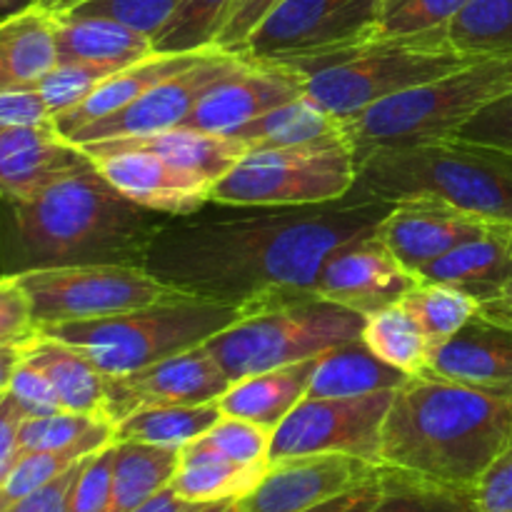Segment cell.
<instances>
[{
    "label": "cell",
    "instance_id": "34",
    "mask_svg": "<svg viewBox=\"0 0 512 512\" xmlns=\"http://www.w3.org/2000/svg\"><path fill=\"white\" fill-rule=\"evenodd\" d=\"M363 340L380 360L408 375L423 373L428 365V340L403 303L388 305L368 315Z\"/></svg>",
    "mask_w": 512,
    "mask_h": 512
},
{
    "label": "cell",
    "instance_id": "22",
    "mask_svg": "<svg viewBox=\"0 0 512 512\" xmlns=\"http://www.w3.org/2000/svg\"><path fill=\"white\" fill-rule=\"evenodd\" d=\"M423 373L483 388H512V325L475 313L453 338L430 350Z\"/></svg>",
    "mask_w": 512,
    "mask_h": 512
},
{
    "label": "cell",
    "instance_id": "19",
    "mask_svg": "<svg viewBox=\"0 0 512 512\" xmlns=\"http://www.w3.org/2000/svg\"><path fill=\"white\" fill-rule=\"evenodd\" d=\"M488 225V220L440 200L410 198L393 203V210L375 230V238L418 278L420 270L478 238Z\"/></svg>",
    "mask_w": 512,
    "mask_h": 512
},
{
    "label": "cell",
    "instance_id": "35",
    "mask_svg": "<svg viewBox=\"0 0 512 512\" xmlns=\"http://www.w3.org/2000/svg\"><path fill=\"white\" fill-rule=\"evenodd\" d=\"M383 493L370 512H480L473 488L435 483L383 465Z\"/></svg>",
    "mask_w": 512,
    "mask_h": 512
},
{
    "label": "cell",
    "instance_id": "15",
    "mask_svg": "<svg viewBox=\"0 0 512 512\" xmlns=\"http://www.w3.org/2000/svg\"><path fill=\"white\" fill-rule=\"evenodd\" d=\"M80 148L118 193L170 218L203 208L213 193L208 178L150 150L120 148L113 143H88Z\"/></svg>",
    "mask_w": 512,
    "mask_h": 512
},
{
    "label": "cell",
    "instance_id": "2",
    "mask_svg": "<svg viewBox=\"0 0 512 512\" xmlns=\"http://www.w3.org/2000/svg\"><path fill=\"white\" fill-rule=\"evenodd\" d=\"M168 218L118 193L90 160L38 193L0 195V275L80 265L145 268Z\"/></svg>",
    "mask_w": 512,
    "mask_h": 512
},
{
    "label": "cell",
    "instance_id": "37",
    "mask_svg": "<svg viewBox=\"0 0 512 512\" xmlns=\"http://www.w3.org/2000/svg\"><path fill=\"white\" fill-rule=\"evenodd\" d=\"M448 38L473 58L512 53V0H470L448 23Z\"/></svg>",
    "mask_w": 512,
    "mask_h": 512
},
{
    "label": "cell",
    "instance_id": "61",
    "mask_svg": "<svg viewBox=\"0 0 512 512\" xmlns=\"http://www.w3.org/2000/svg\"><path fill=\"white\" fill-rule=\"evenodd\" d=\"M28 3H40V0H28Z\"/></svg>",
    "mask_w": 512,
    "mask_h": 512
},
{
    "label": "cell",
    "instance_id": "4",
    "mask_svg": "<svg viewBox=\"0 0 512 512\" xmlns=\"http://www.w3.org/2000/svg\"><path fill=\"white\" fill-rule=\"evenodd\" d=\"M448 28L413 35H373L343 48L280 60L305 75V95L340 123L408 90L473 63Z\"/></svg>",
    "mask_w": 512,
    "mask_h": 512
},
{
    "label": "cell",
    "instance_id": "17",
    "mask_svg": "<svg viewBox=\"0 0 512 512\" xmlns=\"http://www.w3.org/2000/svg\"><path fill=\"white\" fill-rule=\"evenodd\" d=\"M383 465L350 455H300L270 463L258 488L235 500L238 512H305L370 483Z\"/></svg>",
    "mask_w": 512,
    "mask_h": 512
},
{
    "label": "cell",
    "instance_id": "10",
    "mask_svg": "<svg viewBox=\"0 0 512 512\" xmlns=\"http://www.w3.org/2000/svg\"><path fill=\"white\" fill-rule=\"evenodd\" d=\"M18 283L30 300L35 328L108 318L180 295L158 283L145 268L130 265L33 270L18 275Z\"/></svg>",
    "mask_w": 512,
    "mask_h": 512
},
{
    "label": "cell",
    "instance_id": "40",
    "mask_svg": "<svg viewBox=\"0 0 512 512\" xmlns=\"http://www.w3.org/2000/svg\"><path fill=\"white\" fill-rule=\"evenodd\" d=\"M123 68H128V65L83 63V60H75V63H58L38 85H35V90L43 95L45 105H48L50 115H53L55 120L58 115H63L65 110L83 103V100L88 98V95H93L105 80H110Z\"/></svg>",
    "mask_w": 512,
    "mask_h": 512
},
{
    "label": "cell",
    "instance_id": "11",
    "mask_svg": "<svg viewBox=\"0 0 512 512\" xmlns=\"http://www.w3.org/2000/svg\"><path fill=\"white\" fill-rule=\"evenodd\" d=\"M395 390L355 398H310L305 395L273 430L268 460L300 455H350L380 465L383 425Z\"/></svg>",
    "mask_w": 512,
    "mask_h": 512
},
{
    "label": "cell",
    "instance_id": "27",
    "mask_svg": "<svg viewBox=\"0 0 512 512\" xmlns=\"http://www.w3.org/2000/svg\"><path fill=\"white\" fill-rule=\"evenodd\" d=\"M153 53L150 35L118 20L75 10L58 15V63L133 65Z\"/></svg>",
    "mask_w": 512,
    "mask_h": 512
},
{
    "label": "cell",
    "instance_id": "43",
    "mask_svg": "<svg viewBox=\"0 0 512 512\" xmlns=\"http://www.w3.org/2000/svg\"><path fill=\"white\" fill-rule=\"evenodd\" d=\"M270 440H273V430L248 423V420L223 415L208 433L200 435L193 443L200 445V448L213 450V453L223 455V458L235 460V463L250 465L268 460Z\"/></svg>",
    "mask_w": 512,
    "mask_h": 512
},
{
    "label": "cell",
    "instance_id": "47",
    "mask_svg": "<svg viewBox=\"0 0 512 512\" xmlns=\"http://www.w3.org/2000/svg\"><path fill=\"white\" fill-rule=\"evenodd\" d=\"M35 333L38 328L23 285L18 278L0 275V348H20Z\"/></svg>",
    "mask_w": 512,
    "mask_h": 512
},
{
    "label": "cell",
    "instance_id": "3",
    "mask_svg": "<svg viewBox=\"0 0 512 512\" xmlns=\"http://www.w3.org/2000/svg\"><path fill=\"white\" fill-rule=\"evenodd\" d=\"M512 443V388L410 375L390 403L380 465L445 485L473 488Z\"/></svg>",
    "mask_w": 512,
    "mask_h": 512
},
{
    "label": "cell",
    "instance_id": "29",
    "mask_svg": "<svg viewBox=\"0 0 512 512\" xmlns=\"http://www.w3.org/2000/svg\"><path fill=\"white\" fill-rule=\"evenodd\" d=\"M270 463H235L208 448L190 443L180 450V465L170 488L188 503L210 505L240 500L258 488Z\"/></svg>",
    "mask_w": 512,
    "mask_h": 512
},
{
    "label": "cell",
    "instance_id": "55",
    "mask_svg": "<svg viewBox=\"0 0 512 512\" xmlns=\"http://www.w3.org/2000/svg\"><path fill=\"white\" fill-rule=\"evenodd\" d=\"M200 508H203V505L188 503V500L178 498V493L168 485V488L155 493L153 498L145 500V503L133 512H198Z\"/></svg>",
    "mask_w": 512,
    "mask_h": 512
},
{
    "label": "cell",
    "instance_id": "33",
    "mask_svg": "<svg viewBox=\"0 0 512 512\" xmlns=\"http://www.w3.org/2000/svg\"><path fill=\"white\" fill-rule=\"evenodd\" d=\"M223 418L215 403L203 405H158V408L135 410L115 425L118 443H145L158 448L183 450L200 435L208 433Z\"/></svg>",
    "mask_w": 512,
    "mask_h": 512
},
{
    "label": "cell",
    "instance_id": "54",
    "mask_svg": "<svg viewBox=\"0 0 512 512\" xmlns=\"http://www.w3.org/2000/svg\"><path fill=\"white\" fill-rule=\"evenodd\" d=\"M380 478H383V468H380L378 478L370 480V483L358 485V488L348 490V493L338 495V498L325 500V503L315 505V508L305 512H370L380 500V493H383Z\"/></svg>",
    "mask_w": 512,
    "mask_h": 512
},
{
    "label": "cell",
    "instance_id": "60",
    "mask_svg": "<svg viewBox=\"0 0 512 512\" xmlns=\"http://www.w3.org/2000/svg\"><path fill=\"white\" fill-rule=\"evenodd\" d=\"M198 512H238L235 510V500H228V503H210L203 505Z\"/></svg>",
    "mask_w": 512,
    "mask_h": 512
},
{
    "label": "cell",
    "instance_id": "7",
    "mask_svg": "<svg viewBox=\"0 0 512 512\" xmlns=\"http://www.w3.org/2000/svg\"><path fill=\"white\" fill-rule=\"evenodd\" d=\"M512 93V53L483 55L428 85L393 95L340 123L355 158L380 145L455 138L490 103Z\"/></svg>",
    "mask_w": 512,
    "mask_h": 512
},
{
    "label": "cell",
    "instance_id": "58",
    "mask_svg": "<svg viewBox=\"0 0 512 512\" xmlns=\"http://www.w3.org/2000/svg\"><path fill=\"white\" fill-rule=\"evenodd\" d=\"M83 0H40V5H45L48 10H53L55 15L60 13H68V10H73L75 5H80Z\"/></svg>",
    "mask_w": 512,
    "mask_h": 512
},
{
    "label": "cell",
    "instance_id": "57",
    "mask_svg": "<svg viewBox=\"0 0 512 512\" xmlns=\"http://www.w3.org/2000/svg\"><path fill=\"white\" fill-rule=\"evenodd\" d=\"M478 313H483L485 318H490V320H498V323L512 325V298L493 300V303L480 305Z\"/></svg>",
    "mask_w": 512,
    "mask_h": 512
},
{
    "label": "cell",
    "instance_id": "12",
    "mask_svg": "<svg viewBox=\"0 0 512 512\" xmlns=\"http://www.w3.org/2000/svg\"><path fill=\"white\" fill-rule=\"evenodd\" d=\"M383 0H285L245 45V58L290 60L373 38Z\"/></svg>",
    "mask_w": 512,
    "mask_h": 512
},
{
    "label": "cell",
    "instance_id": "48",
    "mask_svg": "<svg viewBox=\"0 0 512 512\" xmlns=\"http://www.w3.org/2000/svg\"><path fill=\"white\" fill-rule=\"evenodd\" d=\"M8 395L18 403L25 418H40V415H53L63 410L48 378L38 368L25 363L23 358H20L18 368H15L13 380H10Z\"/></svg>",
    "mask_w": 512,
    "mask_h": 512
},
{
    "label": "cell",
    "instance_id": "1",
    "mask_svg": "<svg viewBox=\"0 0 512 512\" xmlns=\"http://www.w3.org/2000/svg\"><path fill=\"white\" fill-rule=\"evenodd\" d=\"M390 210V200L358 183L343 198L313 205L208 200L168 218L145 270L175 293L255 315L313 295L330 255L375 235Z\"/></svg>",
    "mask_w": 512,
    "mask_h": 512
},
{
    "label": "cell",
    "instance_id": "21",
    "mask_svg": "<svg viewBox=\"0 0 512 512\" xmlns=\"http://www.w3.org/2000/svg\"><path fill=\"white\" fill-rule=\"evenodd\" d=\"M90 163L55 125L0 128V195L23 198Z\"/></svg>",
    "mask_w": 512,
    "mask_h": 512
},
{
    "label": "cell",
    "instance_id": "26",
    "mask_svg": "<svg viewBox=\"0 0 512 512\" xmlns=\"http://www.w3.org/2000/svg\"><path fill=\"white\" fill-rule=\"evenodd\" d=\"M315 365L318 358L235 380L218 398L220 413L275 430L308 395Z\"/></svg>",
    "mask_w": 512,
    "mask_h": 512
},
{
    "label": "cell",
    "instance_id": "9",
    "mask_svg": "<svg viewBox=\"0 0 512 512\" xmlns=\"http://www.w3.org/2000/svg\"><path fill=\"white\" fill-rule=\"evenodd\" d=\"M358 183V158L343 133L290 148L248 150L210 200L228 205H313L343 198Z\"/></svg>",
    "mask_w": 512,
    "mask_h": 512
},
{
    "label": "cell",
    "instance_id": "5",
    "mask_svg": "<svg viewBox=\"0 0 512 512\" xmlns=\"http://www.w3.org/2000/svg\"><path fill=\"white\" fill-rule=\"evenodd\" d=\"M358 185L390 203L430 198L488 223H512V153L460 135L368 150L358 158Z\"/></svg>",
    "mask_w": 512,
    "mask_h": 512
},
{
    "label": "cell",
    "instance_id": "13",
    "mask_svg": "<svg viewBox=\"0 0 512 512\" xmlns=\"http://www.w3.org/2000/svg\"><path fill=\"white\" fill-rule=\"evenodd\" d=\"M233 385L205 345L128 375H105V420L115 425L135 410L215 403Z\"/></svg>",
    "mask_w": 512,
    "mask_h": 512
},
{
    "label": "cell",
    "instance_id": "46",
    "mask_svg": "<svg viewBox=\"0 0 512 512\" xmlns=\"http://www.w3.org/2000/svg\"><path fill=\"white\" fill-rule=\"evenodd\" d=\"M283 3L285 0H233L218 35H215L213 48L225 50L230 55H243L250 35Z\"/></svg>",
    "mask_w": 512,
    "mask_h": 512
},
{
    "label": "cell",
    "instance_id": "52",
    "mask_svg": "<svg viewBox=\"0 0 512 512\" xmlns=\"http://www.w3.org/2000/svg\"><path fill=\"white\" fill-rule=\"evenodd\" d=\"M55 125L43 95L35 88L0 90V128Z\"/></svg>",
    "mask_w": 512,
    "mask_h": 512
},
{
    "label": "cell",
    "instance_id": "20",
    "mask_svg": "<svg viewBox=\"0 0 512 512\" xmlns=\"http://www.w3.org/2000/svg\"><path fill=\"white\" fill-rule=\"evenodd\" d=\"M418 283L448 285L478 305L512 298V223H490L418 273Z\"/></svg>",
    "mask_w": 512,
    "mask_h": 512
},
{
    "label": "cell",
    "instance_id": "31",
    "mask_svg": "<svg viewBox=\"0 0 512 512\" xmlns=\"http://www.w3.org/2000/svg\"><path fill=\"white\" fill-rule=\"evenodd\" d=\"M180 465V450L145 443L115 440L113 488L105 512H133L173 483Z\"/></svg>",
    "mask_w": 512,
    "mask_h": 512
},
{
    "label": "cell",
    "instance_id": "6",
    "mask_svg": "<svg viewBox=\"0 0 512 512\" xmlns=\"http://www.w3.org/2000/svg\"><path fill=\"white\" fill-rule=\"evenodd\" d=\"M240 318L245 313L233 305L178 295L108 318L43 325L38 333L78 348L100 373L128 375L200 348Z\"/></svg>",
    "mask_w": 512,
    "mask_h": 512
},
{
    "label": "cell",
    "instance_id": "39",
    "mask_svg": "<svg viewBox=\"0 0 512 512\" xmlns=\"http://www.w3.org/2000/svg\"><path fill=\"white\" fill-rule=\"evenodd\" d=\"M233 0H180L168 23L153 35L155 53H198L213 48Z\"/></svg>",
    "mask_w": 512,
    "mask_h": 512
},
{
    "label": "cell",
    "instance_id": "49",
    "mask_svg": "<svg viewBox=\"0 0 512 512\" xmlns=\"http://www.w3.org/2000/svg\"><path fill=\"white\" fill-rule=\"evenodd\" d=\"M473 495L480 512H512V443L480 473Z\"/></svg>",
    "mask_w": 512,
    "mask_h": 512
},
{
    "label": "cell",
    "instance_id": "42",
    "mask_svg": "<svg viewBox=\"0 0 512 512\" xmlns=\"http://www.w3.org/2000/svg\"><path fill=\"white\" fill-rule=\"evenodd\" d=\"M470 0H383L375 35H413L448 28Z\"/></svg>",
    "mask_w": 512,
    "mask_h": 512
},
{
    "label": "cell",
    "instance_id": "16",
    "mask_svg": "<svg viewBox=\"0 0 512 512\" xmlns=\"http://www.w3.org/2000/svg\"><path fill=\"white\" fill-rule=\"evenodd\" d=\"M305 95V75L280 60L240 58L228 75L198 100L185 128L228 135L240 125Z\"/></svg>",
    "mask_w": 512,
    "mask_h": 512
},
{
    "label": "cell",
    "instance_id": "23",
    "mask_svg": "<svg viewBox=\"0 0 512 512\" xmlns=\"http://www.w3.org/2000/svg\"><path fill=\"white\" fill-rule=\"evenodd\" d=\"M58 65V15L33 3L0 20V90L35 88Z\"/></svg>",
    "mask_w": 512,
    "mask_h": 512
},
{
    "label": "cell",
    "instance_id": "32",
    "mask_svg": "<svg viewBox=\"0 0 512 512\" xmlns=\"http://www.w3.org/2000/svg\"><path fill=\"white\" fill-rule=\"evenodd\" d=\"M340 133H343V128H340L338 118L325 113L308 95H300V98L278 105L270 113L240 125L228 135L240 140L248 150H255L290 148V145L315 143V140L333 138Z\"/></svg>",
    "mask_w": 512,
    "mask_h": 512
},
{
    "label": "cell",
    "instance_id": "38",
    "mask_svg": "<svg viewBox=\"0 0 512 512\" xmlns=\"http://www.w3.org/2000/svg\"><path fill=\"white\" fill-rule=\"evenodd\" d=\"M400 303L408 308L415 323L420 325L430 350L453 338L480 308L470 295L448 288V285L430 283H418Z\"/></svg>",
    "mask_w": 512,
    "mask_h": 512
},
{
    "label": "cell",
    "instance_id": "56",
    "mask_svg": "<svg viewBox=\"0 0 512 512\" xmlns=\"http://www.w3.org/2000/svg\"><path fill=\"white\" fill-rule=\"evenodd\" d=\"M20 363V348H0V395L8 393L10 380Z\"/></svg>",
    "mask_w": 512,
    "mask_h": 512
},
{
    "label": "cell",
    "instance_id": "24",
    "mask_svg": "<svg viewBox=\"0 0 512 512\" xmlns=\"http://www.w3.org/2000/svg\"><path fill=\"white\" fill-rule=\"evenodd\" d=\"M208 50H198V53H153L148 55V58L138 60V63L128 65V68L115 73L110 80H105V83L100 85L93 95H88L83 103L65 110L63 115H58V118L53 120L55 130H58L65 140H70L78 130L88 128L90 123L105 118V115H113L115 110L130 105L133 100H138L140 95L148 93L150 88L163 83V80L188 70L190 65L198 63Z\"/></svg>",
    "mask_w": 512,
    "mask_h": 512
},
{
    "label": "cell",
    "instance_id": "44",
    "mask_svg": "<svg viewBox=\"0 0 512 512\" xmlns=\"http://www.w3.org/2000/svg\"><path fill=\"white\" fill-rule=\"evenodd\" d=\"M178 5L180 0H83L73 10L75 13L113 18L153 38L168 23Z\"/></svg>",
    "mask_w": 512,
    "mask_h": 512
},
{
    "label": "cell",
    "instance_id": "62",
    "mask_svg": "<svg viewBox=\"0 0 512 512\" xmlns=\"http://www.w3.org/2000/svg\"><path fill=\"white\" fill-rule=\"evenodd\" d=\"M0 398H3V395H0Z\"/></svg>",
    "mask_w": 512,
    "mask_h": 512
},
{
    "label": "cell",
    "instance_id": "51",
    "mask_svg": "<svg viewBox=\"0 0 512 512\" xmlns=\"http://www.w3.org/2000/svg\"><path fill=\"white\" fill-rule=\"evenodd\" d=\"M88 458L78 460V463L70 465L65 473H60L58 478L50 480L48 485L38 488L35 493L25 495L23 500H18V503H13L10 508H5L0 512H68L70 495H73V488H75V483H78L80 470H83L85 460Z\"/></svg>",
    "mask_w": 512,
    "mask_h": 512
},
{
    "label": "cell",
    "instance_id": "36",
    "mask_svg": "<svg viewBox=\"0 0 512 512\" xmlns=\"http://www.w3.org/2000/svg\"><path fill=\"white\" fill-rule=\"evenodd\" d=\"M110 443H115L113 423L98 415L70 413V410L25 418L18 433L20 453H48V450H68L78 445L103 450Z\"/></svg>",
    "mask_w": 512,
    "mask_h": 512
},
{
    "label": "cell",
    "instance_id": "28",
    "mask_svg": "<svg viewBox=\"0 0 512 512\" xmlns=\"http://www.w3.org/2000/svg\"><path fill=\"white\" fill-rule=\"evenodd\" d=\"M410 375L380 360L363 335L330 353L320 355L310 378V398H355L383 390H398L408 383Z\"/></svg>",
    "mask_w": 512,
    "mask_h": 512
},
{
    "label": "cell",
    "instance_id": "18",
    "mask_svg": "<svg viewBox=\"0 0 512 512\" xmlns=\"http://www.w3.org/2000/svg\"><path fill=\"white\" fill-rule=\"evenodd\" d=\"M415 285L418 278L405 270L375 235H370L330 255L318 275L315 293L368 318L388 305L400 303Z\"/></svg>",
    "mask_w": 512,
    "mask_h": 512
},
{
    "label": "cell",
    "instance_id": "45",
    "mask_svg": "<svg viewBox=\"0 0 512 512\" xmlns=\"http://www.w3.org/2000/svg\"><path fill=\"white\" fill-rule=\"evenodd\" d=\"M113 463L115 443L105 445L103 450L85 460L78 475L73 495H70L68 512H105L110 503V488H113Z\"/></svg>",
    "mask_w": 512,
    "mask_h": 512
},
{
    "label": "cell",
    "instance_id": "30",
    "mask_svg": "<svg viewBox=\"0 0 512 512\" xmlns=\"http://www.w3.org/2000/svg\"><path fill=\"white\" fill-rule=\"evenodd\" d=\"M103 143L158 153L163 155V158H168L170 163L180 165V168H188L193 170V173L203 175V178H208L213 185L218 183V180L223 178L245 153H248V148H245L240 140L230 138V135L205 133V130L185 128V125L163 130V133L103 140Z\"/></svg>",
    "mask_w": 512,
    "mask_h": 512
},
{
    "label": "cell",
    "instance_id": "59",
    "mask_svg": "<svg viewBox=\"0 0 512 512\" xmlns=\"http://www.w3.org/2000/svg\"><path fill=\"white\" fill-rule=\"evenodd\" d=\"M28 5H33V3H28V0H0V20L8 18V15H13V13H18V10L28 8Z\"/></svg>",
    "mask_w": 512,
    "mask_h": 512
},
{
    "label": "cell",
    "instance_id": "8",
    "mask_svg": "<svg viewBox=\"0 0 512 512\" xmlns=\"http://www.w3.org/2000/svg\"><path fill=\"white\" fill-rule=\"evenodd\" d=\"M363 328L365 315L313 293L263 313L245 315L210 338L205 348L235 383L248 375L320 358L360 338Z\"/></svg>",
    "mask_w": 512,
    "mask_h": 512
},
{
    "label": "cell",
    "instance_id": "14",
    "mask_svg": "<svg viewBox=\"0 0 512 512\" xmlns=\"http://www.w3.org/2000/svg\"><path fill=\"white\" fill-rule=\"evenodd\" d=\"M243 55H230L225 50L210 48L195 65H190L183 73L163 80L148 93L140 95L125 108L115 110L113 115L95 120L88 128L78 130L70 138L73 145L103 143V140L135 138V135H153L163 130L178 128L185 123L190 110L198 105V100L218 83L223 75H228Z\"/></svg>",
    "mask_w": 512,
    "mask_h": 512
},
{
    "label": "cell",
    "instance_id": "25",
    "mask_svg": "<svg viewBox=\"0 0 512 512\" xmlns=\"http://www.w3.org/2000/svg\"><path fill=\"white\" fill-rule=\"evenodd\" d=\"M20 358L48 378L63 410L105 418V373H100L78 348L35 333L28 343L20 345Z\"/></svg>",
    "mask_w": 512,
    "mask_h": 512
},
{
    "label": "cell",
    "instance_id": "50",
    "mask_svg": "<svg viewBox=\"0 0 512 512\" xmlns=\"http://www.w3.org/2000/svg\"><path fill=\"white\" fill-rule=\"evenodd\" d=\"M458 135L512 153V93L480 110Z\"/></svg>",
    "mask_w": 512,
    "mask_h": 512
},
{
    "label": "cell",
    "instance_id": "41",
    "mask_svg": "<svg viewBox=\"0 0 512 512\" xmlns=\"http://www.w3.org/2000/svg\"><path fill=\"white\" fill-rule=\"evenodd\" d=\"M98 453L88 445L68 450H48V453H20L13 468L8 470L5 480L0 483V510L10 508L13 503L23 500L25 495L35 493L38 488L48 485L50 480L58 478L60 473L75 465L78 460Z\"/></svg>",
    "mask_w": 512,
    "mask_h": 512
},
{
    "label": "cell",
    "instance_id": "53",
    "mask_svg": "<svg viewBox=\"0 0 512 512\" xmlns=\"http://www.w3.org/2000/svg\"><path fill=\"white\" fill-rule=\"evenodd\" d=\"M23 420V410H20L18 403L5 393L3 398H0V483H3L8 470L13 468V463L20 455L18 433Z\"/></svg>",
    "mask_w": 512,
    "mask_h": 512
}]
</instances>
